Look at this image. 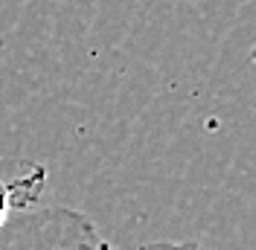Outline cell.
Instances as JSON below:
<instances>
[{
	"mask_svg": "<svg viewBox=\"0 0 256 250\" xmlns=\"http://www.w3.org/2000/svg\"><path fill=\"white\" fill-rule=\"evenodd\" d=\"M0 250H116L79 210L47 206L9 216L0 227ZM140 250H210L198 242H148Z\"/></svg>",
	"mask_w": 256,
	"mask_h": 250,
	"instance_id": "1",
	"label": "cell"
},
{
	"mask_svg": "<svg viewBox=\"0 0 256 250\" xmlns=\"http://www.w3.org/2000/svg\"><path fill=\"white\" fill-rule=\"evenodd\" d=\"M9 216H15V206H12V195H9L6 180H0V227L9 221Z\"/></svg>",
	"mask_w": 256,
	"mask_h": 250,
	"instance_id": "2",
	"label": "cell"
}]
</instances>
